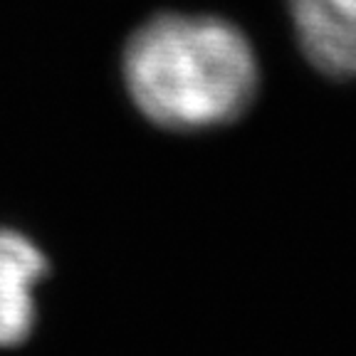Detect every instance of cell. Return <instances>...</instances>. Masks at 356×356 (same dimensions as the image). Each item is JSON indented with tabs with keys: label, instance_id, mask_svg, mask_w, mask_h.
Returning <instances> with one entry per match:
<instances>
[{
	"label": "cell",
	"instance_id": "1",
	"mask_svg": "<svg viewBox=\"0 0 356 356\" xmlns=\"http://www.w3.org/2000/svg\"><path fill=\"white\" fill-rule=\"evenodd\" d=\"M122 74L136 109L171 131L235 122L260 79L255 50L238 25L186 13L146 20L124 47Z\"/></svg>",
	"mask_w": 356,
	"mask_h": 356
},
{
	"label": "cell",
	"instance_id": "2",
	"mask_svg": "<svg viewBox=\"0 0 356 356\" xmlns=\"http://www.w3.org/2000/svg\"><path fill=\"white\" fill-rule=\"evenodd\" d=\"M305 57L334 79H356V0H287Z\"/></svg>",
	"mask_w": 356,
	"mask_h": 356
},
{
	"label": "cell",
	"instance_id": "3",
	"mask_svg": "<svg viewBox=\"0 0 356 356\" xmlns=\"http://www.w3.org/2000/svg\"><path fill=\"white\" fill-rule=\"evenodd\" d=\"M50 273L44 252L10 228H0V349L17 346L38 319L35 289Z\"/></svg>",
	"mask_w": 356,
	"mask_h": 356
}]
</instances>
